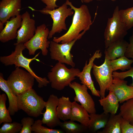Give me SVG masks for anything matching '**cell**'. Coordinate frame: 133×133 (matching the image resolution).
Segmentation results:
<instances>
[{"instance_id":"obj_17","label":"cell","mask_w":133,"mask_h":133,"mask_svg":"<svg viewBox=\"0 0 133 133\" xmlns=\"http://www.w3.org/2000/svg\"><path fill=\"white\" fill-rule=\"evenodd\" d=\"M22 18L21 15L12 17L6 23L3 30L0 33V41L5 43L16 38L18 29L20 27Z\"/></svg>"},{"instance_id":"obj_4","label":"cell","mask_w":133,"mask_h":133,"mask_svg":"<svg viewBox=\"0 0 133 133\" xmlns=\"http://www.w3.org/2000/svg\"><path fill=\"white\" fill-rule=\"evenodd\" d=\"M17 96L18 110H22L28 115L35 117L43 114L46 102L32 88Z\"/></svg>"},{"instance_id":"obj_7","label":"cell","mask_w":133,"mask_h":133,"mask_svg":"<svg viewBox=\"0 0 133 133\" xmlns=\"http://www.w3.org/2000/svg\"><path fill=\"white\" fill-rule=\"evenodd\" d=\"M88 30L83 31L77 37L68 43L59 44L53 40L50 41L49 50L51 59L74 67L75 64L73 61V55L70 52L71 50L76 41L80 39Z\"/></svg>"},{"instance_id":"obj_22","label":"cell","mask_w":133,"mask_h":133,"mask_svg":"<svg viewBox=\"0 0 133 133\" xmlns=\"http://www.w3.org/2000/svg\"><path fill=\"white\" fill-rule=\"evenodd\" d=\"M90 122L88 127V131L92 133H95L99 129L105 126L110 114L96 113L89 114Z\"/></svg>"},{"instance_id":"obj_9","label":"cell","mask_w":133,"mask_h":133,"mask_svg":"<svg viewBox=\"0 0 133 133\" xmlns=\"http://www.w3.org/2000/svg\"><path fill=\"white\" fill-rule=\"evenodd\" d=\"M50 31L45 24L37 27L33 36L24 44L30 55H34L38 49L41 50L43 55H47L48 48L50 47V41L48 39Z\"/></svg>"},{"instance_id":"obj_8","label":"cell","mask_w":133,"mask_h":133,"mask_svg":"<svg viewBox=\"0 0 133 133\" xmlns=\"http://www.w3.org/2000/svg\"><path fill=\"white\" fill-rule=\"evenodd\" d=\"M38 11L43 14L50 15L53 20L52 27L50 31L48 39L52 38L56 33H60L63 30H67L66 19L68 16H72L74 13L73 9L71 7L68 8L65 2L58 8L53 10L43 9Z\"/></svg>"},{"instance_id":"obj_26","label":"cell","mask_w":133,"mask_h":133,"mask_svg":"<svg viewBox=\"0 0 133 133\" xmlns=\"http://www.w3.org/2000/svg\"><path fill=\"white\" fill-rule=\"evenodd\" d=\"M125 56L110 60V63L113 72L119 69L122 71L129 70L131 67L133 60L130 59Z\"/></svg>"},{"instance_id":"obj_12","label":"cell","mask_w":133,"mask_h":133,"mask_svg":"<svg viewBox=\"0 0 133 133\" xmlns=\"http://www.w3.org/2000/svg\"><path fill=\"white\" fill-rule=\"evenodd\" d=\"M102 56V53L100 50H96L89 59L88 63L87 61H86L83 70L77 76L81 81V83L87 86L91 91L93 95L99 97H100V91L97 90L95 87L94 82L91 77V71L95 59L101 58Z\"/></svg>"},{"instance_id":"obj_23","label":"cell","mask_w":133,"mask_h":133,"mask_svg":"<svg viewBox=\"0 0 133 133\" xmlns=\"http://www.w3.org/2000/svg\"><path fill=\"white\" fill-rule=\"evenodd\" d=\"M72 102L68 97L62 96L59 98L56 108L57 115L59 119L63 121L70 119Z\"/></svg>"},{"instance_id":"obj_13","label":"cell","mask_w":133,"mask_h":133,"mask_svg":"<svg viewBox=\"0 0 133 133\" xmlns=\"http://www.w3.org/2000/svg\"><path fill=\"white\" fill-rule=\"evenodd\" d=\"M59 100V98L57 96L52 94L46 102V111L43 114V117L41 120L43 124L50 128L59 126L61 122L56 111Z\"/></svg>"},{"instance_id":"obj_36","label":"cell","mask_w":133,"mask_h":133,"mask_svg":"<svg viewBox=\"0 0 133 133\" xmlns=\"http://www.w3.org/2000/svg\"><path fill=\"white\" fill-rule=\"evenodd\" d=\"M40 0L46 5L45 7L43 8L44 9L51 10L58 7L56 4V2L57 0Z\"/></svg>"},{"instance_id":"obj_24","label":"cell","mask_w":133,"mask_h":133,"mask_svg":"<svg viewBox=\"0 0 133 133\" xmlns=\"http://www.w3.org/2000/svg\"><path fill=\"white\" fill-rule=\"evenodd\" d=\"M122 117L119 113L117 115L110 114L107 122L100 133H121L120 124Z\"/></svg>"},{"instance_id":"obj_39","label":"cell","mask_w":133,"mask_h":133,"mask_svg":"<svg viewBox=\"0 0 133 133\" xmlns=\"http://www.w3.org/2000/svg\"><path fill=\"white\" fill-rule=\"evenodd\" d=\"M97 0V1H100L103 0ZM111 0L113 1H116V0Z\"/></svg>"},{"instance_id":"obj_5","label":"cell","mask_w":133,"mask_h":133,"mask_svg":"<svg viewBox=\"0 0 133 133\" xmlns=\"http://www.w3.org/2000/svg\"><path fill=\"white\" fill-rule=\"evenodd\" d=\"M118 6L115 9L112 17L108 19L104 33L105 49L117 41L124 39L128 33L119 14Z\"/></svg>"},{"instance_id":"obj_14","label":"cell","mask_w":133,"mask_h":133,"mask_svg":"<svg viewBox=\"0 0 133 133\" xmlns=\"http://www.w3.org/2000/svg\"><path fill=\"white\" fill-rule=\"evenodd\" d=\"M22 21L20 28L18 30L16 38L17 42L14 44H24L33 36L36 28L35 21L31 17L27 11L21 15Z\"/></svg>"},{"instance_id":"obj_30","label":"cell","mask_w":133,"mask_h":133,"mask_svg":"<svg viewBox=\"0 0 133 133\" xmlns=\"http://www.w3.org/2000/svg\"><path fill=\"white\" fill-rule=\"evenodd\" d=\"M42 120L38 119L34 121L32 126V132L36 133H63L64 132L61 129L49 128L42 125Z\"/></svg>"},{"instance_id":"obj_40","label":"cell","mask_w":133,"mask_h":133,"mask_svg":"<svg viewBox=\"0 0 133 133\" xmlns=\"http://www.w3.org/2000/svg\"><path fill=\"white\" fill-rule=\"evenodd\" d=\"M81 0V2L82 3H83V0Z\"/></svg>"},{"instance_id":"obj_29","label":"cell","mask_w":133,"mask_h":133,"mask_svg":"<svg viewBox=\"0 0 133 133\" xmlns=\"http://www.w3.org/2000/svg\"><path fill=\"white\" fill-rule=\"evenodd\" d=\"M7 96L4 93L0 95V124L5 122H11L12 119L9 112L6 108Z\"/></svg>"},{"instance_id":"obj_33","label":"cell","mask_w":133,"mask_h":133,"mask_svg":"<svg viewBox=\"0 0 133 133\" xmlns=\"http://www.w3.org/2000/svg\"><path fill=\"white\" fill-rule=\"evenodd\" d=\"M112 75L113 78L116 77L121 80H124L128 77H131L133 79V82L130 85L133 86V67H131L128 70L125 71H114Z\"/></svg>"},{"instance_id":"obj_10","label":"cell","mask_w":133,"mask_h":133,"mask_svg":"<svg viewBox=\"0 0 133 133\" xmlns=\"http://www.w3.org/2000/svg\"><path fill=\"white\" fill-rule=\"evenodd\" d=\"M92 72L99 85L100 98L105 97V91L112 83L113 78L110 60L105 57L103 63L100 66L94 64Z\"/></svg>"},{"instance_id":"obj_2","label":"cell","mask_w":133,"mask_h":133,"mask_svg":"<svg viewBox=\"0 0 133 133\" xmlns=\"http://www.w3.org/2000/svg\"><path fill=\"white\" fill-rule=\"evenodd\" d=\"M14 45L15 46V50L9 55L0 56V62L5 66L14 65L16 67H22L24 68L34 77L38 83V86L39 88L46 86L50 83L49 81L45 77L42 78L37 76L30 66V63L33 60L40 62L39 59L37 58L40 52L33 58H28L24 56L23 54V51L26 49L24 44H14Z\"/></svg>"},{"instance_id":"obj_1","label":"cell","mask_w":133,"mask_h":133,"mask_svg":"<svg viewBox=\"0 0 133 133\" xmlns=\"http://www.w3.org/2000/svg\"><path fill=\"white\" fill-rule=\"evenodd\" d=\"M65 3L73 9L74 13L71 24L67 32L60 37L53 38V41L58 43L72 41L78 36L81 32L89 30L92 24L91 16L87 5L83 4L77 8L69 0H66Z\"/></svg>"},{"instance_id":"obj_11","label":"cell","mask_w":133,"mask_h":133,"mask_svg":"<svg viewBox=\"0 0 133 133\" xmlns=\"http://www.w3.org/2000/svg\"><path fill=\"white\" fill-rule=\"evenodd\" d=\"M69 86L75 92L74 101L79 102L89 114L96 113L95 102L88 93V88L86 85L74 82L70 83Z\"/></svg>"},{"instance_id":"obj_38","label":"cell","mask_w":133,"mask_h":133,"mask_svg":"<svg viewBox=\"0 0 133 133\" xmlns=\"http://www.w3.org/2000/svg\"><path fill=\"white\" fill-rule=\"evenodd\" d=\"M93 0H83V2L88 3L92 1Z\"/></svg>"},{"instance_id":"obj_21","label":"cell","mask_w":133,"mask_h":133,"mask_svg":"<svg viewBox=\"0 0 133 133\" xmlns=\"http://www.w3.org/2000/svg\"><path fill=\"white\" fill-rule=\"evenodd\" d=\"M99 101L103 107L104 113L114 115L116 113L119 102L117 97L112 91H109V94L106 97L100 98Z\"/></svg>"},{"instance_id":"obj_34","label":"cell","mask_w":133,"mask_h":133,"mask_svg":"<svg viewBox=\"0 0 133 133\" xmlns=\"http://www.w3.org/2000/svg\"><path fill=\"white\" fill-rule=\"evenodd\" d=\"M120 128L122 133H133V125L123 118L121 120Z\"/></svg>"},{"instance_id":"obj_37","label":"cell","mask_w":133,"mask_h":133,"mask_svg":"<svg viewBox=\"0 0 133 133\" xmlns=\"http://www.w3.org/2000/svg\"><path fill=\"white\" fill-rule=\"evenodd\" d=\"M4 23L0 22V32L3 29L4 27H3Z\"/></svg>"},{"instance_id":"obj_20","label":"cell","mask_w":133,"mask_h":133,"mask_svg":"<svg viewBox=\"0 0 133 133\" xmlns=\"http://www.w3.org/2000/svg\"><path fill=\"white\" fill-rule=\"evenodd\" d=\"M88 113L83 106L74 101L72 102L70 120L78 121L88 127L90 122Z\"/></svg>"},{"instance_id":"obj_6","label":"cell","mask_w":133,"mask_h":133,"mask_svg":"<svg viewBox=\"0 0 133 133\" xmlns=\"http://www.w3.org/2000/svg\"><path fill=\"white\" fill-rule=\"evenodd\" d=\"M35 79L29 72L17 67L11 72L7 81L13 93L18 96L32 88Z\"/></svg>"},{"instance_id":"obj_35","label":"cell","mask_w":133,"mask_h":133,"mask_svg":"<svg viewBox=\"0 0 133 133\" xmlns=\"http://www.w3.org/2000/svg\"><path fill=\"white\" fill-rule=\"evenodd\" d=\"M129 41L125 56L128 58H132L133 57V31Z\"/></svg>"},{"instance_id":"obj_16","label":"cell","mask_w":133,"mask_h":133,"mask_svg":"<svg viewBox=\"0 0 133 133\" xmlns=\"http://www.w3.org/2000/svg\"><path fill=\"white\" fill-rule=\"evenodd\" d=\"M21 0H2L0 2V22L5 24L10 17L20 15Z\"/></svg>"},{"instance_id":"obj_31","label":"cell","mask_w":133,"mask_h":133,"mask_svg":"<svg viewBox=\"0 0 133 133\" xmlns=\"http://www.w3.org/2000/svg\"><path fill=\"white\" fill-rule=\"evenodd\" d=\"M3 123L0 128V133H19L22 128L21 124L17 122Z\"/></svg>"},{"instance_id":"obj_41","label":"cell","mask_w":133,"mask_h":133,"mask_svg":"<svg viewBox=\"0 0 133 133\" xmlns=\"http://www.w3.org/2000/svg\"><path fill=\"white\" fill-rule=\"evenodd\" d=\"M132 59L133 60V57L132 58Z\"/></svg>"},{"instance_id":"obj_15","label":"cell","mask_w":133,"mask_h":133,"mask_svg":"<svg viewBox=\"0 0 133 133\" xmlns=\"http://www.w3.org/2000/svg\"><path fill=\"white\" fill-rule=\"evenodd\" d=\"M124 80L114 77L112 83L107 90L112 91L117 97L120 103L133 98V86L127 85Z\"/></svg>"},{"instance_id":"obj_32","label":"cell","mask_w":133,"mask_h":133,"mask_svg":"<svg viewBox=\"0 0 133 133\" xmlns=\"http://www.w3.org/2000/svg\"><path fill=\"white\" fill-rule=\"evenodd\" d=\"M34 122L33 119L30 117L23 118L21 120L22 128L19 133H31L32 126Z\"/></svg>"},{"instance_id":"obj_3","label":"cell","mask_w":133,"mask_h":133,"mask_svg":"<svg viewBox=\"0 0 133 133\" xmlns=\"http://www.w3.org/2000/svg\"><path fill=\"white\" fill-rule=\"evenodd\" d=\"M81 72L78 68H68L64 64L58 62L49 72L47 77L52 88L59 91L69 85Z\"/></svg>"},{"instance_id":"obj_25","label":"cell","mask_w":133,"mask_h":133,"mask_svg":"<svg viewBox=\"0 0 133 133\" xmlns=\"http://www.w3.org/2000/svg\"><path fill=\"white\" fill-rule=\"evenodd\" d=\"M59 126L66 133H82L88 131L87 127L71 120L61 122Z\"/></svg>"},{"instance_id":"obj_19","label":"cell","mask_w":133,"mask_h":133,"mask_svg":"<svg viewBox=\"0 0 133 133\" xmlns=\"http://www.w3.org/2000/svg\"><path fill=\"white\" fill-rule=\"evenodd\" d=\"M128 44L124 39L113 43L105 49V57L111 60L125 56Z\"/></svg>"},{"instance_id":"obj_28","label":"cell","mask_w":133,"mask_h":133,"mask_svg":"<svg viewBox=\"0 0 133 133\" xmlns=\"http://www.w3.org/2000/svg\"><path fill=\"white\" fill-rule=\"evenodd\" d=\"M121 20L128 31L133 27V6L119 10Z\"/></svg>"},{"instance_id":"obj_18","label":"cell","mask_w":133,"mask_h":133,"mask_svg":"<svg viewBox=\"0 0 133 133\" xmlns=\"http://www.w3.org/2000/svg\"><path fill=\"white\" fill-rule=\"evenodd\" d=\"M0 88L6 93L8 98L9 105L8 110L10 115H14L18 110L17 96L13 93L7 80L4 79L3 74L1 73H0Z\"/></svg>"},{"instance_id":"obj_27","label":"cell","mask_w":133,"mask_h":133,"mask_svg":"<svg viewBox=\"0 0 133 133\" xmlns=\"http://www.w3.org/2000/svg\"><path fill=\"white\" fill-rule=\"evenodd\" d=\"M120 111L122 117L133 125V98L124 102L120 106Z\"/></svg>"}]
</instances>
